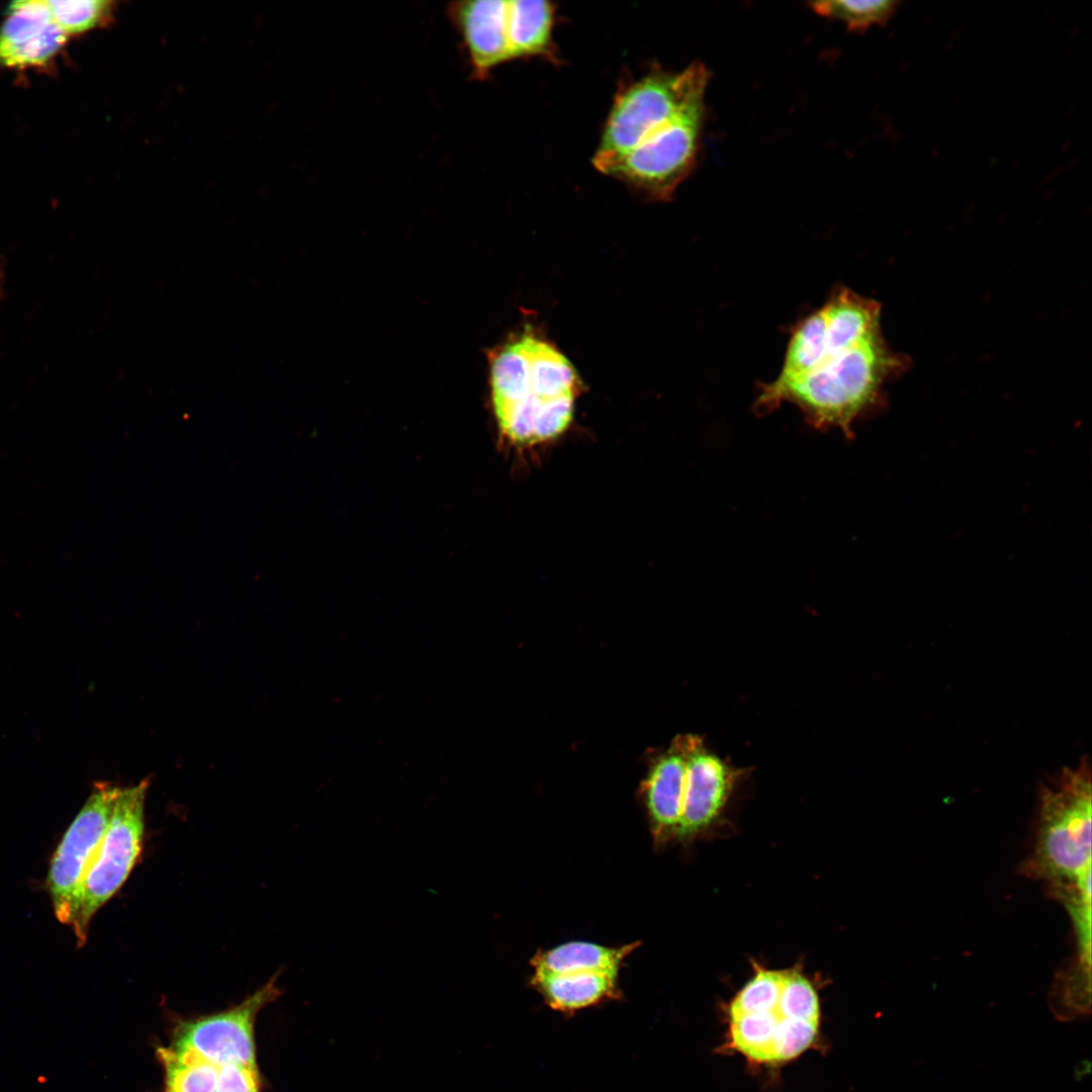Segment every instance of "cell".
<instances>
[{
    "mask_svg": "<svg viewBox=\"0 0 1092 1092\" xmlns=\"http://www.w3.org/2000/svg\"><path fill=\"white\" fill-rule=\"evenodd\" d=\"M881 308L848 287H836L791 329L782 367L759 385L754 412L793 404L813 428L852 438L856 421L884 405L887 383L910 365L888 345Z\"/></svg>",
    "mask_w": 1092,
    "mask_h": 1092,
    "instance_id": "6da1fadb",
    "label": "cell"
},
{
    "mask_svg": "<svg viewBox=\"0 0 1092 1092\" xmlns=\"http://www.w3.org/2000/svg\"><path fill=\"white\" fill-rule=\"evenodd\" d=\"M489 385L499 437L518 449L547 445L563 436L581 390L571 362L532 333L492 351Z\"/></svg>",
    "mask_w": 1092,
    "mask_h": 1092,
    "instance_id": "7a4b0ae2",
    "label": "cell"
},
{
    "mask_svg": "<svg viewBox=\"0 0 1092 1092\" xmlns=\"http://www.w3.org/2000/svg\"><path fill=\"white\" fill-rule=\"evenodd\" d=\"M279 995L275 976L230 1009L178 1020L157 1050L163 1092H262L255 1023Z\"/></svg>",
    "mask_w": 1092,
    "mask_h": 1092,
    "instance_id": "3957f363",
    "label": "cell"
},
{
    "mask_svg": "<svg viewBox=\"0 0 1092 1092\" xmlns=\"http://www.w3.org/2000/svg\"><path fill=\"white\" fill-rule=\"evenodd\" d=\"M1020 873L1044 882L1049 895L1091 879V782L1085 765L1066 770L1042 790L1033 847Z\"/></svg>",
    "mask_w": 1092,
    "mask_h": 1092,
    "instance_id": "277c9868",
    "label": "cell"
},
{
    "mask_svg": "<svg viewBox=\"0 0 1092 1092\" xmlns=\"http://www.w3.org/2000/svg\"><path fill=\"white\" fill-rule=\"evenodd\" d=\"M710 73L702 63L680 72L653 70L617 93L594 159L627 152L660 125L705 100Z\"/></svg>",
    "mask_w": 1092,
    "mask_h": 1092,
    "instance_id": "5b68a950",
    "label": "cell"
},
{
    "mask_svg": "<svg viewBox=\"0 0 1092 1092\" xmlns=\"http://www.w3.org/2000/svg\"><path fill=\"white\" fill-rule=\"evenodd\" d=\"M705 114V100L695 103L627 152L593 159L594 166L649 199L668 201L696 166Z\"/></svg>",
    "mask_w": 1092,
    "mask_h": 1092,
    "instance_id": "8992f818",
    "label": "cell"
},
{
    "mask_svg": "<svg viewBox=\"0 0 1092 1092\" xmlns=\"http://www.w3.org/2000/svg\"><path fill=\"white\" fill-rule=\"evenodd\" d=\"M148 780L119 788L95 858L82 885L77 913L71 924L82 945L95 913L120 889L136 863L145 833Z\"/></svg>",
    "mask_w": 1092,
    "mask_h": 1092,
    "instance_id": "52a82bcc",
    "label": "cell"
},
{
    "mask_svg": "<svg viewBox=\"0 0 1092 1092\" xmlns=\"http://www.w3.org/2000/svg\"><path fill=\"white\" fill-rule=\"evenodd\" d=\"M119 787L95 785L51 861L48 886L56 917L71 925L85 877L105 833Z\"/></svg>",
    "mask_w": 1092,
    "mask_h": 1092,
    "instance_id": "ba28073f",
    "label": "cell"
},
{
    "mask_svg": "<svg viewBox=\"0 0 1092 1092\" xmlns=\"http://www.w3.org/2000/svg\"><path fill=\"white\" fill-rule=\"evenodd\" d=\"M743 774L696 735L689 752L682 811L675 833L687 837L709 827L721 814Z\"/></svg>",
    "mask_w": 1092,
    "mask_h": 1092,
    "instance_id": "9c48e42d",
    "label": "cell"
},
{
    "mask_svg": "<svg viewBox=\"0 0 1092 1092\" xmlns=\"http://www.w3.org/2000/svg\"><path fill=\"white\" fill-rule=\"evenodd\" d=\"M66 39L47 1H13L0 27V67L43 66L59 53Z\"/></svg>",
    "mask_w": 1092,
    "mask_h": 1092,
    "instance_id": "30bf717a",
    "label": "cell"
},
{
    "mask_svg": "<svg viewBox=\"0 0 1092 1092\" xmlns=\"http://www.w3.org/2000/svg\"><path fill=\"white\" fill-rule=\"evenodd\" d=\"M507 9L508 1L504 0L456 1L447 8L476 79H484L495 67L511 61Z\"/></svg>",
    "mask_w": 1092,
    "mask_h": 1092,
    "instance_id": "8fae6325",
    "label": "cell"
},
{
    "mask_svg": "<svg viewBox=\"0 0 1092 1092\" xmlns=\"http://www.w3.org/2000/svg\"><path fill=\"white\" fill-rule=\"evenodd\" d=\"M695 734L675 736L652 762L642 784L655 834L673 832L678 826L686 789L689 752Z\"/></svg>",
    "mask_w": 1092,
    "mask_h": 1092,
    "instance_id": "7c38bea8",
    "label": "cell"
},
{
    "mask_svg": "<svg viewBox=\"0 0 1092 1092\" xmlns=\"http://www.w3.org/2000/svg\"><path fill=\"white\" fill-rule=\"evenodd\" d=\"M554 5L545 0L508 1L507 27L511 60L545 58L557 63L552 32Z\"/></svg>",
    "mask_w": 1092,
    "mask_h": 1092,
    "instance_id": "4fadbf2b",
    "label": "cell"
},
{
    "mask_svg": "<svg viewBox=\"0 0 1092 1092\" xmlns=\"http://www.w3.org/2000/svg\"><path fill=\"white\" fill-rule=\"evenodd\" d=\"M618 972L551 974L535 971L533 984L554 1009L582 1008L614 994Z\"/></svg>",
    "mask_w": 1092,
    "mask_h": 1092,
    "instance_id": "5bb4252c",
    "label": "cell"
},
{
    "mask_svg": "<svg viewBox=\"0 0 1092 1092\" xmlns=\"http://www.w3.org/2000/svg\"><path fill=\"white\" fill-rule=\"evenodd\" d=\"M638 945L621 947L573 941L536 954L532 965L537 972L569 974L580 972H618L622 961Z\"/></svg>",
    "mask_w": 1092,
    "mask_h": 1092,
    "instance_id": "9a60e30c",
    "label": "cell"
},
{
    "mask_svg": "<svg viewBox=\"0 0 1092 1092\" xmlns=\"http://www.w3.org/2000/svg\"><path fill=\"white\" fill-rule=\"evenodd\" d=\"M899 1H819L808 6L818 15L838 20L848 30L861 32L874 25H885L896 13Z\"/></svg>",
    "mask_w": 1092,
    "mask_h": 1092,
    "instance_id": "2e32d148",
    "label": "cell"
},
{
    "mask_svg": "<svg viewBox=\"0 0 1092 1092\" xmlns=\"http://www.w3.org/2000/svg\"><path fill=\"white\" fill-rule=\"evenodd\" d=\"M47 5L67 36L105 25L115 11V2L108 0L47 1Z\"/></svg>",
    "mask_w": 1092,
    "mask_h": 1092,
    "instance_id": "e0dca14e",
    "label": "cell"
},
{
    "mask_svg": "<svg viewBox=\"0 0 1092 1092\" xmlns=\"http://www.w3.org/2000/svg\"><path fill=\"white\" fill-rule=\"evenodd\" d=\"M786 972L757 970L731 1001L729 1016L761 1011L778 1004Z\"/></svg>",
    "mask_w": 1092,
    "mask_h": 1092,
    "instance_id": "ac0fdd59",
    "label": "cell"
},
{
    "mask_svg": "<svg viewBox=\"0 0 1092 1092\" xmlns=\"http://www.w3.org/2000/svg\"><path fill=\"white\" fill-rule=\"evenodd\" d=\"M779 1004L791 1018L819 1022V1001L811 982L797 971H787Z\"/></svg>",
    "mask_w": 1092,
    "mask_h": 1092,
    "instance_id": "d6986e66",
    "label": "cell"
},
{
    "mask_svg": "<svg viewBox=\"0 0 1092 1092\" xmlns=\"http://www.w3.org/2000/svg\"><path fill=\"white\" fill-rule=\"evenodd\" d=\"M1091 1072V1063L1089 1060L1080 1061L1074 1068V1078L1077 1081L1082 1080L1088 1076Z\"/></svg>",
    "mask_w": 1092,
    "mask_h": 1092,
    "instance_id": "ffe728a7",
    "label": "cell"
},
{
    "mask_svg": "<svg viewBox=\"0 0 1092 1092\" xmlns=\"http://www.w3.org/2000/svg\"><path fill=\"white\" fill-rule=\"evenodd\" d=\"M2 285H3V273H2V268L0 266V293L2 291Z\"/></svg>",
    "mask_w": 1092,
    "mask_h": 1092,
    "instance_id": "44dd1931",
    "label": "cell"
}]
</instances>
